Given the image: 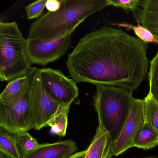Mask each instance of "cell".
Masks as SVG:
<instances>
[{
    "label": "cell",
    "mask_w": 158,
    "mask_h": 158,
    "mask_svg": "<svg viewBox=\"0 0 158 158\" xmlns=\"http://www.w3.org/2000/svg\"><path fill=\"white\" fill-rule=\"evenodd\" d=\"M0 158H11L10 157L6 155L4 153L0 152Z\"/></svg>",
    "instance_id": "cell-25"
},
{
    "label": "cell",
    "mask_w": 158,
    "mask_h": 158,
    "mask_svg": "<svg viewBox=\"0 0 158 158\" xmlns=\"http://www.w3.org/2000/svg\"><path fill=\"white\" fill-rule=\"evenodd\" d=\"M22 157L35 149L39 145L37 139L28 132L14 135Z\"/></svg>",
    "instance_id": "cell-17"
},
{
    "label": "cell",
    "mask_w": 158,
    "mask_h": 158,
    "mask_svg": "<svg viewBox=\"0 0 158 158\" xmlns=\"http://www.w3.org/2000/svg\"><path fill=\"white\" fill-rule=\"evenodd\" d=\"M143 107V101L135 98L130 114L122 132L117 140L112 143L114 156H119L134 147V137L145 122Z\"/></svg>",
    "instance_id": "cell-9"
},
{
    "label": "cell",
    "mask_w": 158,
    "mask_h": 158,
    "mask_svg": "<svg viewBox=\"0 0 158 158\" xmlns=\"http://www.w3.org/2000/svg\"><path fill=\"white\" fill-rule=\"evenodd\" d=\"M139 7L150 12H158V0H145L141 1Z\"/></svg>",
    "instance_id": "cell-22"
},
{
    "label": "cell",
    "mask_w": 158,
    "mask_h": 158,
    "mask_svg": "<svg viewBox=\"0 0 158 158\" xmlns=\"http://www.w3.org/2000/svg\"><path fill=\"white\" fill-rule=\"evenodd\" d=\"M72 35L50 40L27 38V49L31 64L45 66L58 60L67 52L71 44Z\"/></svg>",
    "instance_id": "cell-6"
},
{
    "label": "cell",
    "mask_w": 158,
    "mask_h": 158,
    "mask_svg": "<svg viewBox=\"0 0 158 158\" xmlns=\"http://www.w3.org/2000/svg\"><path fill=\"white\" fill-rule=\"evenodd\" d=\"M148 74L149 84L148 93L158 102V52L151 61Z\"/></svg>",
    "instance_id": "cell-19"
},
{
    "label": "cell",
    "mask_w": 158,
    "mask_h": 158,
    "mask_svg": "<svg viewBox=\"0 0 158 158\" xmlns=\"http://www.w3.org/2000/svg\"><path fill=\"white\" fill-rule=\"evenodd\" d=\"M113 24L125 27L128 29H132L138 38L147 44L148 43H155L158 44V38L148 29L142 26L139 23L136 26L125 23H116Z\"/></svg>",
    "instance_id": "cell-18"
},
{
    "label": "cell",
    "mask_w": 158,
    "mask_h": 158,
    "mask_svg": "<svg viewBox=\"0 0 158 158\" xmlns=\"http://www.w3.org/2000/svg\"><path fill=\"white\" fill-rule=\"evenodd\" d=\"M108 6V0H62L58 11L45 13L31 25L28 38L50 40L72 35L89 16Z\"/></svg>",
    "instance_id": "cell-2"
},
{
    "label": "cell",
    "mask_w": 158,
    "mask_h": 158,
    "mask_svg": "<svg viewBox=\"0 0 158 158\" xmlns=\"http://www.w3.org/2000/svg\"><path fill=\"white\" fill-rule=\"evenodd\" d=\"M62 0H47L46 8L48 12H54L60 9Z\"/></svg>",
    "instance_id": "cell-23"
},
{
    "label": "cell",
    "mask_w": 158,
    "mask_h": 158,
    "mask_svg": "<svg viewBox=\"0 0 158 158\" xmlns=\"http://www.w3.org/2000/svg\"><path fill=\"white\" fill-rule=\"evenodd\" d=\"M158 158V157L154 156H147V157H141V158Z\"/></svg>",
    "instance_id": "cell-26"
},
{
    "label": "cell",
    "mask_w": 158,
    "mask_h": 158,
    "mask_svg": "<svg viewBox=\"0 0 158 158\" xmlns=\"http://www.w3.org/2000/svg\"><path fill=\"white\" fill-rule=\"evenodd\" d=\"M85 158H112L114 156L112 141L107 131L98 126L86 150Z\"/></svg>",
    "instance_id": "cell-11"
},
{
    "label": "cell",
    "mask_w": 158,
    "mask_h": 158,
    "mask_svg": "<svg viewBox=\"0 0 158 158\" xmlns=\"http://www.w3.org/2000/svg\"><path fill=\"white\" fill-rule=\"evenodd\" d=\"M47 0L36 1L25 7L26 13L28 20L39 18L46 8Z\"/></svg>",
    "instance_id": "cell-20"
},
{
    "label": "cell",
    "mask_w": 158,
    "mask_h": 158,
    "mask_svg": "<svg viewBox=\"0 0 158 158\" xmlns=\"http://www.w3.org/2000/svg\"><path fill=\"white\" fill-rule=\"evenodd\" d=\"M0 152L11 158H22L14 135L0 127Z\"/></svg>",
    "instance_id": "cell-15"
},
{
    "label": "cell",
    "mask_w": 158,
    "mask_h": 158,
    "mask_svg": "<svg viewBox=\"0 0 158 158\" xmlns=\"http://www.w3.org/2000/svg\"><path fill=\"white\" fill-rule=\"evenodd\" d=\"M39 73L46 90L59 102L71 105L78 97L76 82L65 76L61 71L45 68L39 69Z\"/></svg>",
    "instance_id": "cell-7"
},
{
    "label": "cell",
    "mask_w": 158,
    "mask_h": 158,
    "mask_svg": "<svg viewBox=\"0 0 158 158\" xmlns=\"http://www.w3.org/2000/svg\"><path fill=\"white\" fill-rule=\"evenodd\" d=\"M71 105L61 103L57 111L46 124V127H51V132L60 137H64L67 132L68 114Z\"/></svg>",
    "instance_id": "cell-13"
},
{
    "label": "cell",
    "mask_w": 158,
    "mask_h": 158,
    "mask_svg": "<svg viewBox=\"0 0 158 158\" xmlns=\"http://www.w3.org/2000/svg\"><path fill=\"white\" fill-rule=\"evenodd\" d=\"M28 100L34 129L46 127L47 122L57 111L62 103L52 98L46 90L40 76L39 69L34 68L30 73Z\"/></svg>",
    "instance_id": "cell-5"
},
{
    "label": "cell",
    "mask_w": 158,
    "mask_h": 158,
    "mask_svg": "<svg viewBox=\"0 0 158 158\" xmlns=\"http://www.w3.org/2000/svg\"><path fill=\"white\" fill-rule=\"evenodd\" d=\"M77 149L76 143L70 139L42 143L22 158H67Z\"/></svg>",
    "instance_id": "cell-10"
},
{
    "label": "cell",
    "mask_w": 158,
    "mask_h": 158,
    "mask_svg": "<svg viewBox=\"0 0 158 158\" xmlns=\"http://www.w3.org/2000/svg\"><path fill=\"white\" fill-rule=\"evenodd\" d=\"M0 127L12 135L34 129L29 109L28 92L13 104L0 103Z\"/></svg>",
    "instance_id": "cell-8"
},
{
    "label": "cell",
    "mask_w": 158,
    "mask_h": 158,
    "mask_svg": "<svg viewBox=\"0 0 158 158\" xmlns=\"http://www.w3.org/2000/svg\"><path fill=\"white\" fill-rule=\"evenodd\" d=\"M148 48L138 38L103 26L79 40L66 67L76 83L114 86L132 93L148 74Z\"/></svg>",
    "instance_id": "cell-1"
},
{
    "label": "cell",
    "mask_w": 158,
    "mask_h": 158,
    "mask_svg": "<svg viewBox=\"0 0 158 158\" xmlns=\"http://www.w3.org/2000/svg\"><path fill=\"white\" fill-rule=\"evenodd\" d=\"M28 59L27 39L15 22H0V80L10 81L29 75L34 68Z\"/></svg>",
    "instance_id": "cell-4"
},
{
    "label": "cell",
    "mask_w": 158,
    "mask_h": 158,
    "mask_svg": "<svg viewBox=\"0 0 158 158\" xmlns=\"http://www.w3.org/2000/svg\"><path fill=\"white\" fill-rule=\"evenodd\" d=\"M86 152V150L78 152H75L67 158H85Z\"/></svg>",
    "instance_id": "cell-24"
},
{
    "label": "cell",
    "mask_w": 158,
    "mask_h": 158,
    "mask_svg": "<svg viewBox=\"0 0 158 158\" xmlns=\"http://www.w3.org/2000/svg\"><path fill=\"white\" fill-rule=\"evenodd\" d=\"M153 35H154L157 38H158V34H153Z\"/></svg>",
    "instance_id": "cell-27"
},
{
    "label": "cell",
    "mask_w": 158,
    "mask_h": 158,
    "mask_svg": "<svg viewBox=\"0 0 158 158\" xmlns=\"http://www.w3.org/2000/svg\"><path fill=\"white\" fill-rule=\"evenodd\" d=\"M30 74L10 81L0 95V103L10 105L19 101L28 93Z\"/></svg>",
    "instance_id": "cell-12"
},
{
    "label": "cell",
    "mask_w": 158,
    "mask_h": 158,
    "mask_svg": "<svg viewBox=\"0 0 158 158\" xmlns=\"http://www.w3.org/2000/svg\"><path fill=\"white\" fill-rule=\"evenodd\" d=\"M109 5L122 8L127 11H135L140 6L141 1L139 0H108Z\"/></svg>",
    "instance_id": "cell-21"
},
{
    "label": "cell",
    "mask_w": 158,
    "mask_h": 158,
    "mask_svg": "<svg viewBox=\"0 0 158 158\" xmlns=\"http://www.w3.org/2000/svg\"><path fill=\"white\" fill-rule=\"evenodd\" d=\"M94 106L98 126L107 131L112 143L119 137L130 114L134 98L132 93L114 86L95 85Z\"/></svg>",
    "instance_id": "cell-3"
},
{
    "label": "cell",
    "mask_w": 158,
    "mask_h": 158,
    "mask_svg": "<svg viewBox=\"0 0 158 158\" xmlns=\"http://www.w3.org/2000/svg\"><path fill=\"white\" fill-rule=\"evenodd\" d=\"M158 145V134L152 126L144 122L133 140V147L142 149L149 150Z\"/></svg>",
    "instance_id": "cell-14"
},
{
    "label": "cell",
    "mask_w": 158,
    "mask_h": 158,
    "mask_svg": "<svg viewBox=\"0 0 158 158\" xmlns=\"http://www.w3.org/2000/svg\"><path fill=\"white\" fill-rule=\"evenodd\" d=\"M143 101L145 122L149 123L158 134V102L149 93Z\"/></svg>",
    "instance_id": "cell-16"
}]
</instances>
